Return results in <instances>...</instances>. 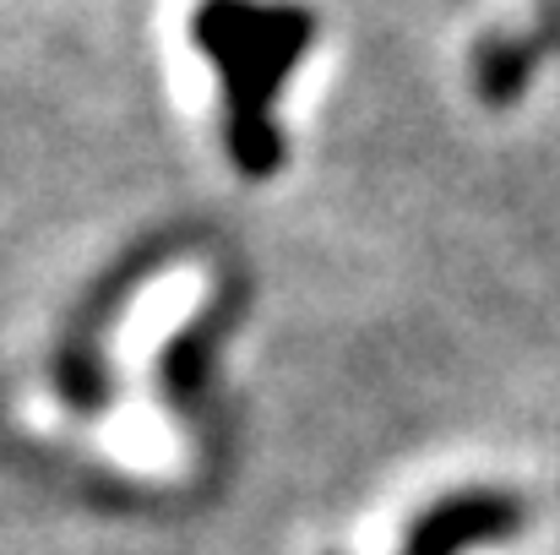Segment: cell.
<instances>
[{
	"instance_id": "3957f363",
	"label": "cell",
	"mask_w": 560,
	"mask_h": 555,
	"mask_svg": "<svg viewBox=\"0 0 560 555\" xmlns=\"http://www.w3.org/2000/svg\"><path fill=\"white\" fill-rule=\"evenodd\" d=\"M528 529V501L512 490H457L413 518L402 555H468Z\"/></svg>"
},
{
	"instance_id": "277c9868",
	"label": "cell",
	"mask_w": 560,
	"mask_h": 555,
	"mask_svg": "<svg viewBox=\"0 0 560 555\" xmlns=\"http://www.w3.org/2000/svg\"><path fill=\"white\" fill-rule=\"evenodd\" d=\"M245 305V284L229 278L223 294H212V305L190 322L186 333H175L159 355V386H164V403L180 414V419H196L207 408V386H212V355L223 344V333L234 327Z\"/></svg>"
},
{
	"instance_id": "6da1fadb",
	"label": "cell",
	"mask_w": 560,
	"mask_h": 555,
	"mask_svg": "<svg viewBox=\"0 0 560 555\" xmlns=\"http://www.w3.org/2000/svg\"><path fill=\"white\" fill-rule=\"evenodd\" d=\"M196 49L223 77V148L229 164L250 181L283 170L278 93L294 77L300 55L316 44V11L289 0H201L190 16Z\"/></svg>"
},
{
	"instance_id": "5b68a950",
	"label": "cell",
	"mask_w": 560,
	"mask_h": 555,
	"mask_svg": "<svg viewBox=\"0 0 560 555\" xmlns=\"http://www.w3.org/2000/svg\"><path fill=\"white\" fill-rule=\"evenodd\" d=\"M545 55H556L550 44H545V33L534 27V33H490L479 49H474V93L485 99V104H512L528 82H534V71H539V60Z\"/></svg>"
},
{
	"instance_id": "7a4b0ae2",
	"label": "cell",
	"mask_w": 560,
	"mask_h": 555,
	"mask_svg": "<svg viewBox=\"0 0 560 555\" xmlns=\"http://www.w3.org/2000/svg\"><path fill=\"white\" fill-rule=\"evenodd\" d=\"M175 251V240L170 234H159V240H148L142 251H131L126 262H115L109 267V278L82 300V311L71 316V327L60 333V344H55V360H49V381H55V392H60V403L71 408V414H82V419H93V414H104V403H109V366H104V338H109V327H115V316H120V305L159 273V262Z\"/></svg>"
}]
</instances>
